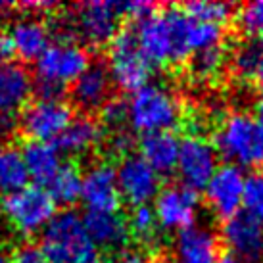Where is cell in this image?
Listing matches in <instances>:
<instances>
[{
	"instance_id": "obj_31",
	"label": "cell",
	"mask_w": 263,
	"mask_h": 263,
	"mask_svg": "<svg viewBox=\"0 0 263 263\" xmlns=\"http://www.w3.org/2000/svg\"><path fill=\"white\" fill-rule=\"evenodd\" d=\"M259 41L261 39H250L246 43H242L233 56L234 71L240 75L242 79H254L259 60Z\"/></svg>"
},
{
	"instance_id": "obj_35",
	"label": "cell",
	"mask_w": 263,
	"mask_h": 263,
	"mask_svg": "<svg viewBox=\"0 0 263 263\" xmlns=\"http://www.w3.org/2000/svg\"><path fill=\"white\" fill-rule=\"evenodd\" d=\"M12 263H50L48 257L44 256V252L41 250V246L35 244H23L15 250Z\"/></svg>"
},
{
	"instance_id": "obj_11",
	"label": "cell",
	"mask_w": 263,
	"mask_h": 263,
	"mask_svg": "<svg viewBox=\"0 0 263 263\" xmlns=\"http://www.w3.org/2000/svg\"><path fill=\"white\" fill-rule=\"evenodd\" d=\"M198 192L184 184H169L158 192L154 200V213L158 225L165 231H184L196 221Z\"/></svg>"
},
{
	"instance_id": "obj_39",
	"label": "cell",
	"mask_w": 263,
	"mask_h": 263,
	"mask_svg": "<svg viewBox=\"0 0 263 263\" xmlns=\"http://www.w3.org/2000/svg\"><path fill=\"white\" fill-rule=\"evenodd\" d=\"M17 116H0V133H10L15 127Z\"/></svg>"
},
{
	"instance_id": "obj_10",
	"label": "cell",
	"mask_w": 263,
	"mask_h": 263,
	"mask_svg": "<svg viewBox=\"0 0 263 263\" xmlns=\"http://www.w3.org/2000/svg\"><path fill=\"white\" fill-rule=\"evenodd\" d=\"M73 119L71 106L64 100H35L22 114V131L31 140L54 142Z\"/></svg>"
},
{
	"instance_id": "obj_29",
	"label": "cell",
	"mask_w": 263,
	"mask_h": 263,
	"mask_svg": "<svg viewBox=\"0 0 263 263\" xmlns=\"http://www.w3.org/2000/svg\"><path fill=\"white\" fill-rule=\"evenodd\" d=\"M127 225H129V233L133 236L140 238L142 242H152L158 233V219H156L154 208H150L148 204L135 205Z\"/></svg>"
},
{
	"instance_id": "obj_20",
	"label": "cell",
	"mask_w": 263,
	"mask_h": 263,
	"mask_svg": "<svg viewBox=\"0 0 263 263\" xmlns=\"http://www.w3.org/2000/svg\"><path fill=\"white\" fill-rule=\"evenodd\" d=\"M217 238L208 227L192 225L177 236V263H215Z\"/></svg>"
},
{
	"instance_id": "obj_26",
	"label": "cell",
	"mask_w": 263,
	"mask_h": 263,
	"mask_svg": "<svg viewBox=\"0 0 263 263\" xmlns=\"http://www.w3.org/2000/svg\"><path fill=\"white\" fill-rule=\"evenodd\" d=\"M225 66V48L223 44L198 50L190 56V73L196 79H212Z\"/></svg>"
},
{
	"instance_id": "obj_28",
	"label": "cell",
	"mask_w": 263,
	"mask_h": 263,
	"mask_svg": "<svg viewBox=\"0 0 263 263\" xmlns=\"http://www.w3.org/2000/svg\"><path fill=\"white\" fill-rule=\"evenodd\" d=\"M244 213L263 225V169L252 171L244 183Z\"/></svg>"
},
{
	"instance_id": "obj_3",
	"label": "cell",
	"mask_w": 263,
	"mask_h": 263,
	"mask_svg": "<svg viewBox=\"0 0 263 263\" xmlns=\"http://www.w3.org/2000/svg\"><path fill=\"white\" fill-rule=\"evenodd\" d=\"M181 119V108L175 96L160 85H144L131 92L127 100V121L137 133L171 131Z\"/></svg>"
},
{
	"instance_id": "obj_17",
	"label": "cell",
	"mask_w": 263,
	"mask_h": 263,
	"mask_svg": "<svg viewBox=\"0 0 263 263\" xmlns=\"http://www.w3.org/2000/svg\"><path fill=\"white\" fill-rule=\"evenodd\" d=\"M111 77L108 66L92 62L71 87V98L83 110H100L111 98Z\"/></svg>"
},
{
	"instance_id": "obj_6",
	"label": "cell",
	"mask_w": 263,
	"mask_h": 263,
	"mask_svg": "<svg viewBox=\"0 0 263 263\" xmlns=\"http://www.w3.org/2000/svg\"><path fill=\"white\" fill-rule=\"evenodd\" d=\"M108 71L111 81L125 92H135L148 85L152 66L142 56L133 29H119L110 43Z\"/></svg>"
},
{
	"instance_id": "obj_41",
	"label": "cell",
	"mask_w": 263,
	"mask_h": 263,
	"mask_svg": "<svg viewBox=\"0 0 263 263\" xmlns=\"http://www.w3.org/2000/svg\"><path fill=\"white\" fill-rule=\"evenodd\" d=\"M215 263H240V259H236L233 254H223V256L217 257V261Z\"/></svg>"
},
{
	"instance_id": "obj_2",
	"label": "cell",
	"mask_w": 263,
	"mask_h": 263,
	"mask_svg": "<svg viewBox=\"0 0 263 263\" xmlns=\"http://www.w3.org/2000/svg\"><path fill=\"white\" fill-rule=\"evenodd\" d=\"M213 148L227 163L257 171L263 167V127L250 114H231L217 127Z\"/></svg>"
},
{
	"instance_id": "obj_14",
	"label": "cell",
	"mask_w": 263,
	"mask_h": 263,
	"mask_svg": "<svg viewBox=\"0 0 263 263\" xmlns=\"http://www.w3.org/2000/svg\"><path fill=\"white\" fill-rule=\"evenodd\" d=\"M223 242L240 263L263 261V225L246 213H238L223 223Z\"/></svg>"
},
{
	"instance_id": "obj_12",
	"label": "cell",
	"mask_w": 263,
	"mask_h": 263,
	"mask_svg": "<svg viewBox=\"0 0 263 263\" xmlns=\"http://www.w3.org/2000/svg\"><path fill=\"white\" fill-rule=\"evenodd\" d=\"M244 183L246 175L240 167L225 163L215 169L210 183L205 184V200L212 208V212L221 219H231L238 215L244 198Z\"/></svg>"
},
{
	"instance_id": "obj_16",
	"label": "cell",
	"mask_w": 263,
	"mask_h": 263,
	"mask_svg": "<svg viewBox=\"0 0 263 263\" xmlns=\"http://www.w3.org/2000/svg\"><path fill=\"white\" fill-rule=\"evenodd\" d=\"M33 95V79L27 67L0 60V116H17Z\"/></svg>"
},
{
	"instance_id": "obj_24",
	"label": "cell",
	"mask_w": 263,
	"mask_h": 263,
	"mask_svg": "<svg viewBox=\"0 0 263 263\" xmlns=\"http://www.w3.org/2000/svg\"><path fill=\"white\" fill-rule=\"evenodd\" d=\"M29 184V173L23 161L22 150L12 144L0 146V192L12 194Z\"/></svg>"
},
{
	"instance_id": "obj_33",
	"label": "cell",
	"mask_w": 263,
	"mask_h": 263,
	"mask_svg": "<svg viewBox=\"0 0 263 263\" xmlns=\"http://www.w3.org/2000/svg\"><path fill=\"white\" fill-rule=\"evenodd\" d=\"M133 148H135V139L129 131H114L111 137L108 139V150L111 156H119L121 160H125L127 156H133Z\"/></svg>"
},
{
	"instance_id": "obj_13",
	"label": "cell",
	"mask_w": 263,
	"mask_h": 263,
	"mask_svg": "<svg viewBox=\"0 0 263 263\" xmlns=\"http://www.w3.org/2000/svg\"><path fill=\"white\" fill-rule=\"evenodd\" d=\"M116 175L121 198H125L133 208L146 205L150 200H156L158 192L161 190L160 175L139 154H133L121 160L119 167L116 169Z\"/></svg>"
},
{
	"instance_id": "obj_27",
	"label": "cell",
	"mask_w": 263,
	"mask_h": 263,
	"mask_svg": "<svg viewBox=\"0 0 263 263\" xmlns=\"http://www.w3.org/2000/svg\"><path fill=\"white\" fill-rule=\"evenodd\" d=\"M186 14L196 22L212 23V25H223L231 17V6L227 2H213V0H194L183 6Z\"/></svg>"
},
{
	"instance_id": "obj_34",
	"label": "cell",
	"mask_w": 263,
	"mask_h": 263,
	"mask_svg": "<svg viewBox=\"0 0 263 263\" xmlns=\"http://www.w3.org/2000/svg\"><path fill=\"white\" fill-rule=\"evenodd\" d=\"M156 12V4L148 2V0H131V2H121V14L131 17L135 23L146 20L148 15Z\"/></svg>"
},
{
	"instance_id": "obj_21",
	"label": "cell",
	"mask_w": 263,
	"mask_h": 263,
	"mask_svg": "<svg viewBox=\"0 0 263 263\" xmlns=\"http://www.w3.org/2000/svg\"><path fill=\"white\" fill-rule=\"evenodd\" d=\"M22 156L29 173V181H33V184L37 186H48L58 169L62 167L60 152L52 142L29 140L23 144Z\"/></svg>"
},
{
	"instance_id": "obj_32",
	"label": "cell",
	"mask_w": 263,
	"mask_h": 263,
	"mask_svg": "<svg viewBox=\"0 0 263 263\" xmlns=\"http://www.w3.org/2000/svg\"><path fill=\"white\" fill-rule=\"evenodd\" d=\"M100 119L106 127H111L119 131L127 121V100L123 98H110L100 108Z\"/></svg>"
},
{
	"instance_id": "obj_19",
	"label": "cell",
	"mask_w": 263,
	"mask_h": 263,
	"mask_svg": "<svg viewBox=\"0 0 263 263\" xmlns=\"http://www.w3.org/2000/svg\"><path fill=\"white\" fill-rule=\"evenodd\" d=\"M139 148V156L146 161L158 175H169V173H173L177 169L181 140L177 139L171 131L144 135L140 139Z\"/></svg>"
},
{
	"instance_id": "obj_42",
	"label": "cell",
	"mask_w": 263,
	"mask_h": 263,
	"mask_svg": "<svg viewBox=\"0 0 263 263\" xmlns=\"http://www.w3.org/2000/svg\"><path fill=\"white\" fill-rule=\"evenodd\" d=\"M77 263H102V261H100V256H98V252H96V254L85 257V259H81V261H77Z\"/></svg>"
},
{
	"instance_id": "obj_30",
	"label": "cell",
	"mask_w": 263,
	"mask_h": 263,
	"mask_svg": "<svg viewBox=\"0 0 263 263\" xmlns=\"http://www.w3.org/2000/svg\"><path fill=\"white\" fill-rule=\"evenodd\" d=\"M236 25L250 39H263V0L244 4L236 14Z\"/></svg>"
},
{
	"instance_id": "obj_9",
	"label": "cell",
	"mask_w": 263,
	"mask_h": 263,
	"mask_svg": "<svg viewBox=\"0 0 263 263\" xmlns=\"http://www.w3.org/2000/svg\"><path fill=\"white\" fill-rule=\"evenodd\" d=\"M217 152L208 139L200 135H192L181 140L177 171L184 186L192 190H204L210 183L217 165Z\"/></svg>"
},
{
	"instance_id": "obj_8",
	"label": "cell",
	"mask_w": 263,
	"mask_h": 263,
	"mask_svg": "<svg viewBox=\"0 0 263 263\" xmlns=\"http://www.w3.org/2000/svg\"><path fill=\"white\" fill-rule=\"evenodd\" d=\"M75 29L88 44L102 46L110 44L119 33L121 2L111 0H90L75 8Z\"/></svg>"
},
{
	"instance_id": "obj_40",
	"label": "cell",
	"mask_w": 263,
	"mask_h": 263,
	"mask_svg": "<svg viewBox=\"0 0 263 263\" xmlns=\"http://www.w3.org/2000/svg\"><path fill=\"white\" fill-rule=\"evenodd\" d=\"M254 117L257 119V123L263 127V95L259 96L256 100V104H254Z\"/></svg>"
},
{
	"instance_id": "obj_37",
	"label": "cell",
	"mask_w": 263,
	"mask_h": 263,
	"mask_svg": "<svg viewBox=\"0 0 263 263\" xmlns=\"http://www.w3.org/2000/svg\"><path fill=\"white\" fill-rule=\"evenodd\" d=\"M114 263H148L146 256L142 252H137V250H125L119 256L116 257Z\"/></svg>"
},
{
	"instance_id": "obj_23",
	"label": "cell",
	"mask_w": 263,
	"mask_h": 263,
	"mask_svg": "<svg viewBox=\"0 0 263 263\" xmlns=\"http://www.w3.org/2000/svg\"><path fill=\"white\" fill-rule=\"evenodd\" d=\"M10 35L14 39L15 56L27 62H37V58L43 54L50 44V31L43 22L35 17H23L15 22L10 29Z\"/></svg>"
},
{
	"instance_id": "obj_1",
	"label": "cell",
	"mask_w": 263,
	"mask_h": 263,
	"mask_svg": "<svg viewBox=\"0 0 263 263\" xmlns=\"http://www.w3.org/2000/svg\"><path fill=\"white\" fill-rule=\"evenodd\" d=\"M190 23L192 17L179 6L154 12L146 20L135 23L133 33L150 66L179 64L190 58Z\"/></svg>"
},
{
	"instance_id": "obj_38",
	"label": "cell",
	"mask_w": 263,
	"mask_h": 263,
	"mask_svg": "<svg viewBox=\"0 0 263 263\" xmlns=\"http://www.w3.org/2000/svg\"><path fill=\"white\" fill-rule=\"evenodd\" d=\"M257 83V87L263 88V39L259 41V60H257V67H256V73H254V79Z\"/></svg>"
},
{
	"instance_id": "obj_36",
	"label": "cell",
	"mask_w": 263,
	"mask_h": 263,
	"mask_svg": "<svg viewBox=\"0 0 263 263\" xmlns=\"http://www.w3.org/2000/svg\"><path fill=\"white\" fill-rule=\"evenodd\" d=\"M14 56H15V46L10 31H0V60L2 62H12Z\"/></svg>"
},
{
	"instance_id": "obj_25",
	"label": "cell",
	"mask_w": 263,
	"mask_h": 263,
	"mask_svg": "<svg viewBox=\"0 0 263 263\" xmlns=\"http://www.w3.org/2000/svg\"><path fill=\"white\" fill-rule=\"evenodd\" d=\"M81 186H83L81 169L75 163H62L56 177L48 184V192L56 205H71L81 200Z\"/></svg>"
},
{
	"instance_id": "obj_7",
	"label": "cell",
	"mask_w": 263,
	"mask_h": 263,
	"mask_svg": "<svg viewBox=\"0 0 263 263\" xmlns=\"http://www.w3.org/2000/svg\"><path fill=\"white\" fill-rule=\"evenodd\" d=\"M90 64L87 48L69 41L50 43L48 48L35 62V81H44L52 85L66 87L67 83H75Z\"/></svg>"
},
{
	"instance_id": "obj_15",
	"label": "cell",
	"mask_w": 263,
	"mask_h": 263,
	"mask_svg": "<svg viewBox=\"0 0 263 263\" xmlns=\"http://www.w3.org/2000/svg\"><path fill=\"white\" fill-rule=\"evenodd\" d=\"M81 202L85 204L87 212H117L121 204V192L116 169L110 163L100 161L87 169L83 175Z\"/></svg>"
},
{
	"instance_id": "obj_18",
	"label": "cell",
	"mask_w": 263,
	"mask_h": 263,
	"mask_svg": "<svg viewBox=\"0 0 263 263\" xmlns=\"http://www.w3.org/2000/svg\"><path fill=\"white\" fill-rule=\"evenodd\" d=\"M83 225L88 238L100 248H121L129 240V225L117 212H87L83 215Z\"/></svg>"
},
{
	"instance_id": "obj_4",
	"label": "cell",
	"mask_w": 263,
	"mask_h": 263,
	"mask_svg": "<svg viewBox=\"0 0 263 263\" xmlns=\"http://www.w3.org/2000/svg\"><path fill=\"white\" fill-rule=\"evenodd\" d=\"M41 250L50 263H77L98 252L85 231L83 217L73 210L56 213L44 227Z\"/></svg>"
},
{
	"instance_id": "obj_5",
	"label": "cell",
	"mask_w": 263,
	"mask_h": 263,
	"mask_svg": "<svg viewBox=\"0 0 263 263\" xmlns=\"http://www.w3.org/2000/svg\"><path fill=\"white\" fill-rule=\"evenodd\" d=\"M2 213L8 223L22 234H35L56 215V202L48 189L27 184L25 189L12 192L2 200Z\"/></svg>"
},
{
	"instance_id": "obj_22",
	"label": "cell",
	"mask_w": 263,
	"mask_h": 263,
	"mask_svg": "<svg viewBox=\"0 0 263 263\" xmlns=\"http://www.w3.org/2000/svg\"><path fill=\"white\" fill-rule=\"evenodd\" d=\"M100 139H102L100 123L88 116H79L73 117L64 133L54 140V146L66 156H79L96 146Z\"/></svg>"
},
{
	"instance_id": "obj_43",
	"label": "cell",
	"mask_w": 263,
	"mask_h": 263,
	"mask_svg": "<svg viewBox=\"0 0 263 263\" xmlns=\"http://www.w3.org/2000/svg\"><path fill=\"white\" fill-rule=\"evenodd\" d=\"M0 263H4V259H2V257H0Z\"/></svg>"
}]
</instances>
